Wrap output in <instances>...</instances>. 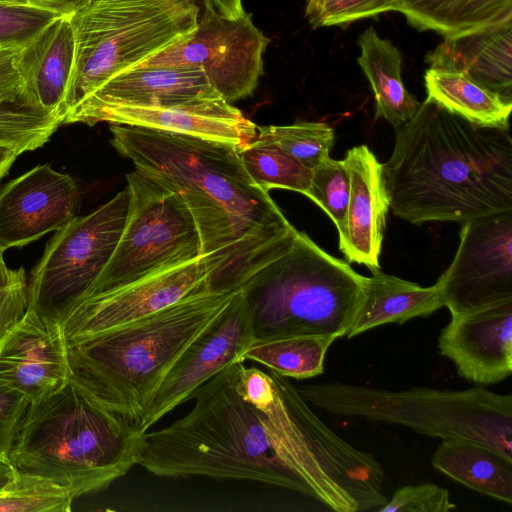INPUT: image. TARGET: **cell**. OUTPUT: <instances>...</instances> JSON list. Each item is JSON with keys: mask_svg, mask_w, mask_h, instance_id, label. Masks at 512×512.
<instances>
[{"mask_svg": "<svg viewBox=\"0 0 512 512\" xmlns=\"http://www.w3.org/2000/svg\"><path fill=\"white\" fill-rule=\"evenodd\" d=\"M110 131L119 154L188 207L209 291L240 290L292 243L298 230L248 175L237 146L126 125Z\"/></svg>", "mask_w": 512, "mask_h": 512, "instance_id": "1", "label": "cell"}, {"mask_svg": "<svg viewBox=\"0 0 512 512\" xmlns=\"http://www.w3.org/2000/svg\"><path fill=\"white\" fill-rule=\"evenodd\" d=\"M383 164L389 208L414 225L512 210L509 128L476 125L431 99L395 129Z\"/></svg>", "mask_w": 512, "mask_h": 512, "instance_id": "2", "label": "cell"}, {"mask_svg": "<svg viewBox=\"0 0 512 512\" xmlns=\"http://www.w3.org/2000/svg\"><path fill=\"white\" fill-rule=\"evenodd\" d=\"M241 363L202 385L184 417L142 433L136 464L160 477L248 480L316 499L265 414L238 392Z\"/></svg>", "mask_w": 512, "mask_h": 512, "instance_id": "3", "label": "cell"}, {"mask_svg": "<svg viewBox=\"0 0 512 512\" xmlns=\"http://www.w3.org/2000/svg\"><path fill=\"white\" fill-rule=\"evenodd\" d=\"M234 293L197 290L143 318L66 342L70 377L136 427L180 355Z\"/></svg>", "mask_w": 512, "mask_h": 512, "instance_id": "4", "label": "cell"}, {"mask_svg": "<svg viewBox=\"0 0 512 512\" xmlns=\"http://www.w3.org/2000/svg\"><path fill=\"white\" fill-rule=\"evenodd\" d=\"M141 434L69 377L30 402L9 464L53 480L76 499L126 475L136 465Z\"/></svg>", "mask_w": 512, "mask_h": 512, "instance_id": "5", "label": "cell"}, {"mask_svg": "<svg viewBox=\"0 0 512 512\" xmlns=\"http://www.w3.org/2000/svg\"><path fill=\"white\" fill-rule=\"evenodd\" d=\"M236 386L265 414L317 501L337 512L377 510L387 502L381 464L326 426L289 378L242 362Z\"/></svg>", "mask_w": 512, "mask_h": 512, "instance_id": "6", "label": "cell"}, {"mask_svg": "<svg viewBox=\"0 0 512 512\" xmlns=\"http://www.w3.org/2000/svg\"><path fill=\"white\" fill-rule=\"evenodd\" d=\"M368 277L297 231L292 243L240 289L254 340L347 335L364 298Z\"/></svg>", "mask_w": 512, "mask_h": 512, "instance_id": "7", "label": "cell"}, {"mask_svg": "<svg viewBox=\"0 0 512 512\" xmlns=\"http://www.w3.org/2000/svg\"><path fill=\"white\" fill-rule=\"evenodd\" d=\"M297 389L310 405L335 415L403 425L442 440H471L512 457L511 394L483 387L391 391L341 382Z\"/></svg>", "mask_w": 512, "mask_h": 512, "instance_id": "8", "label": "cell"}, {"mask_svg": "<svg viewBox=\"0 0 512 512\" xmlns=\"http://www.w3.org/2000/svg\"><path fill=\"white\" fill-rule=\"evenodd\" d=\"M199 15L195 0H95L73 15L68 112L115 75L192 34Z\"/></svg>", "mask_w": 512, "mask_h": 512, "instance_id": "9", "label": "cell"}, {"mask_svg": "<svg viewBox=\"0 0 512 512\" xmlns=\"http://www.w3.org/2000/svg\"><path fill=\"white\" fill-rule=\"evenodd\" d=\"M129 191L124 188L86 216L59 228L31 271L28 309L59 323L83 300L110 260L126 224Z\"/></svg>", "mask_w": 512, "mask_h": 512, "instance_id": "10", "label": "cell"}, {"mask_svg": "<svg viewBox=\"0 0 512 512\" xmlns=\"http://www.w3.org/2000/svg\"><path fill=\"white\" fill-rule=\"evenodd\" d=\"M126 177V224L110 260L85 298L200 257L198 230L180 195L136 169Z\"/></svg>", "mask_w": 512, "mask_h": 512, "instance_id": "11", "label": "cell"}, {"mask_svg": "<svg viewBox=\"0 0 512 512\" xmlns=\"http://www.w3.org/2000/svg\"><path fill=\"white\" fill-rule=\"evenodd\" d=\"M269 41L246 11L229 19L204 9L192 34L134 68L199 67L212 88L232 104L257 88Z\"/></svg>", "mask_w": 512, "mask_h": 512, "instance_id": "12", "label": "cell"}, {"mask_svg": "<svg viewBox=\"0 0 512 512\" xmlns=\"http://www.w3.org/2000/svg\"><path fill=\"white\" fill-rule=\"evenodd\" d=\"M454 259L438 278L451 317L512 300V210L462 224Z\"/></svg>", "mask_w": 512, "mask_h": 512, "instance_id": "13", "label": "cell"}, {"mask_svg": "<svg viewBox=\"0 0 512 512\" xmlns=\"http://www.w3.org/2000/svg\"><path fill=\"white\" fill-rule=\"evenodd\" d=\"M254 341L250 309L241 290L180 355L157 389L136 429L148 431L216 374L235 362Z\"/></svg>", "mask_w": 512, "mask_h": 512, "instance_id": "14", "label": "cell"}, {"mask_svg": "<svg viewBox=\"0 0 512 512\" xmlns=\"http://www.w3.org/2000/svg\"><path fill=\"white\" fill-rule=\"evenodd\" d=\"M204 288L206 272L200 257L165 266L80 301L61 322L64 337L71 342L117 328Z\"/></svg>", "mask_w": 512, "mask_h": 512, "instance_id": "15", "label": "cell"}, {"mask_svg": "<svg viewBox=\"0 0 512 512\" xmlns=\"http://www.w3.org/2000/svg\"><path fill=\"white\" fill-rule=\"evenodd\" d=\"M98 122L199 137L243 147L255 139L257 126L221 96L162 107L103 106L72 113L63 124Z\"/></svg>", "mask_w": 512, "mask_h": 512, "instance_id": "16", "label": "cell"}, {"mask_svg": "<svg viewBox=\"0 0 512 512\" xmlns=\"http://www.w3.org/2000/svg\"><path fill=\"white\" fill-rule=\"evenodd\" d=\"M80 192L74 178L38 165L0 190V252L23 247L75 216Z\"/></svg>", "mask_w": 512, "mask_h": 512, "instance_id": "17", "label": "cell"}, {"mask_svg": "<svg viewBox=\"0 0 512 512\" xmlns=\"http://www.w3.org/2000/svg\"><path fill=\"white\" fill-rule=\"evenodd\" d=\"M438 348L460 377L484 386L503 381L512 373V300L451 317Z\"/></svg>", "mask_w": 512, "mask_h": 512, "instance_id": "18", "label": "cell"}, {"mask_svg": "<svg viewBox=\"0 0 512 512\" xmlns=\"http://www.w3.org/2000/svg\"><path fill=\"white\" fill-rule=\"evenodd\" d=\"M69 377L61 324L27 308L0 343V381L34 401L61 387Z\"/></svg>", "mask_w": 512, "mask_h": 512, "instance_id": "19", "label": "cell"}, {"mask_svg": "<svg viewBox=\"0 0 512 512\" xmlns=\"http://www.w3.org/2000/svg\"><path fill=\"white\" fill-rule=\"evenodd\" d=\"M343 161L349 173L350 194L339 249L349 263L380 267L389 210L383 164L366 145L350 148Z\"/></svg>", "mask_w": 512, "mask_h": 512, "instance_id": "20", "label": "cell"}, {"mask_svg": "<svg viewBox=\"0 0 512 512\" xmlns=\"http://www.w3.org/2000/svg\"><path fill=\"white\" fill-rule=\"evenodd\" d=\"M219 96L199 67L131 68L105 82L66 116L103 106L162 107Z\"/></svg>", "mask_w": 512, "mask_h": 512, "instance_id": "21", "label": "cell"}, {"mask_svg": "<svg viewBox=\"0 0 512 512\" xmlns=\"http://www.w3.org/2000/svg\"><path fill=\"white\" fill-rule=\"evenodd\" d=\"M512 21L446 37L426 62L464 74L512 104Z\"/></svg>", "mask_w": 512, "mask_h": 512, "instance_id": "22", "label": "cell"}, {"mask_svg": "<svg viewBox=\"0 0 512 512\" xmlns=\"http://www.w3.org/2000/svg\"><path fill=\"white\" fill-rule=\"evenodd\" d=\"M74 61L71 17L60 16L49 23L16 55V66L24 88L42 108L62 124L68 113V91Z\"/></svg>", "mask_w": 512, "mask_h": 512, "instance_id": "23", "label": "cell"}, {"mask_svg": "<svg viewBox=\"0 0 512 512\" xmlns=\"http://www.w3.org/2000/svg\"><path fill=\"white\" fill-rule=\"evenodd\" d=\"M366 291L345 337L353 338L387 323L403 324L416 317H428L443 305L437 282L429 287L369 268Z\"/></svg>", "mask_w": 512, "mask_h": 512, "instance_id": "24", "label": "cell"}, {"mask_svg": "<svg viewBox=\"0 0 512 512\" xmlns=\"http://www.w3.org/2000/svg\"><path fill=\"white\" fill-rule=\"evenodd\" d=\"M431 462L467 488L512 504V457L471 440L448 439L442 440Z\"/></svg>", "mask_w": 512, "mask_h": 512, "instance_id": "25", "label": "cell"}, {"mask_svg": "<svg viewBox=\"0 0 512 512\" xmlns=\"http://www.w3.org/2000/svg\"><path fill=\"white\" fill-rule=\"evenodd\" d=\"M358 45L357 61L374 93L375 118L387 120L396 129L412 119L421 104L403 84L401 53L373 27L360 35Z\"/></svg>", "mask_w": 512, "mask_h": 512, "instance_id": "26", "label": "cell"}, {"mask_svg": "<svg viewBox=\"0 0 512 512\" xmlns=\"http://www.w3.org/2000/svg\"><path fill=\"white\" fill-rule=\"evenodd\" d=\"M419 30H433L444 38L512 21V0H392Z\"/></svg>", "mask_w": 512, "mask_h": 512, "instance_id": "27", "label": "cell"}, {"mask_svg": "<svg viewBox=\"0 0 512 512\" xmlns=\"http://www.w3.org/2000/svg\"><path fill=\"white\" fill-rule=\"evenodd\" d=\"M425 85L427 98L449 112L476 125L509 128L512 104L464 74L430 67L425 73Z\"/></svg>", "mask_w": 512, "mask_h": 512, "instance_id": "28", "label": "cell"}, {"mask_svg": "<svg viewBox=\"0 0 512 512\" xmlns=\"http://www.w3.org/2000/svg\"><path fill=\"white\" fill-rule=\"evenodd\" d=\"M336 339L299 335L254 340L242 359L260 363L286 378L309 379L323 373L326 353Z\"/></svg>", "mask_w": 512, "mask_h": 512, "instance_id": "29", "label": "cell"}, {"mask_svg": "<svg viewBox=\"0 0 512 512\" xmlns=\"http://www.w3.org/2000/svg\"><path fill=\"white\" fill-rule=\"evenodd\" d=\"M61 120L42 108L26 90L0 93V145L19 155L49 141Z\"/></svg>", "mask_w": 512, "mask_h": 512, "instance_id": "30", "label": "cell"}, {"mask_svg": "<svg viewBox=\"0 0 512 512\" xmlns=\"http://www.w3.org/2000/svg\"><path fill=\"white\" fill-rule=\"evenodd\" d=\"M238 154L248 175L263 191L286 189L306 194L313 170L273 142L255 137L238 147Z\"/></svg>", "mask_w": 512, "mask_h": 512, "instance_id": "31", "label": "cell"}, {"mask_svg": "<svg viewBox=\"0 0 512 512\" xmlns=\"http://www.w3.org/2000/svg\"><path fill=\"white\" fill-rule=\"evenodd\" d=\"M74 498L53 480L15 469L0 490V512H69Z\"/></svg>", "mask_w": 512, "mask_h": 512, "instance_id": "32", "label": "cell"}, {"mask_svg": "<svg viewBox=\"0 0 512 512\" xmlns=\"http://www.w3.org/2000/svg\"><path fill=\"white\" fill-rule=\"evenodd\" d=\"M256 137L273 142L311 170L330 157L334 145V131L324 122L260 126Z\"/></svg>", "mask_w": 512, "mask_h": 512, "instance_id": "33", "label": "cell"}, {"mask_svg": "<svg viewBox=\"0 0 512 512\" xmlns=\"http://www.w3.org/2000/svg\"><path fill=\"white\" fill-rule=\"evenodd\" d=\"M350 194V178L343 160L327 158L312 172L305 194L333 221L339 236L343 234Z\"/></svg>", "mask_w": 512, "mask_h": 512, "instance_id": "34", "label": "cell"}, {"mask_svg": "<svg viewBox=\"0 0 512 512\" xmlns=\"http://www.w3.org/2000/svg\"><path fill=\"white\" fill-rule=\"evenodd\" d=\"M58 17L44 10L0 3V44L22 47Z\"/></svg>", "mask_w": 512, "mask_h": 512, "instance_id": "35", "label": "cell"}, {"mask_svg": "<svg viewBox=\"0 0 512 512\" xmlns=\"http://www.w3.org/2000/svg\"><path fill=\"white\" fill-rule=\"evenodd\" d=\"M388 11L392 0H321L307 18L313 27L346 26Z\"/></svg>", "mask_w": 512, "mask_h": 512, "instance_id": "36", "label": "cell"}, {"mask_svg": "<svg viewBox=\"0 0 512 512\" xmlns=\"http://www.w3.org/2000/svg\"><path fill=\"white\" fill-rule=\"evenodd\" d=\"M456 509L449 491L433 483L407 485L397 489L379 512H449Z\"/></svg>", "mask_w": 512, "mask_h": 512, "instance_id": "37", "label": "cell"}, {"mask_svg": "<svg viewBox=\"0 0 512 512\" xmlns=\"http://www.w3.org/2000/svg\"><path fill=\"white\" fill-rule=\"evenodd\" d=\"M28 278L23 267L0 266V343L28 307Z\"/></svg>", "mask_w": 512, "mask_h": 512, "instance_id": "38", "label": "cell"}, {"mask_svg": "<svg viewBox=\"0 0 512 512\" xmlns=\"http://www.w3.org/2000/svg\"><path fill=\"white\" fill-rule=\"evenodd\" d=\"M30 402L24 394L0 381V463L9 464Z\"/></svg>", "mask_w": 512, "mask_h": 512, "instance_id": "39", "label": "cell"}, {"mask_svg": "<svg viewBox=\"0 0 512 512\" xmlns=\"http://www.w3.org/2000/svg\"><path fill=\"white\" fill-rule=\"evenodd\" d=\"M19 48L0 44V93L25 89L16 66V55Z\"/></svg>", "mask_w": 512, "mask_h": 512, "instance_id": "40", "label": "cell"}, {"mask_svg": "<svg viewBox=\"0 0 512 512\" xmlns=\"http://www.w3.org/2000/svg\"><path fill=\"white\" fill-rule=\"evenodd\" d=\"M95 0H0V3L26 6L48 11L58 16L72 17Z\"/></svg>", "mask_w": 512, "mask_h": 512, "instance_id": "41", "label": "cell"}, {"mask_svg": "<svg viewBox=\"0 0 512 512\" xmlns=\"http://www.w3.org/2000/svg\"><path fill=\"white\" fill-rule=\"evenodd\" d=\"M19 154L6 146L0 145V180L5 177Z\"/></svg>", "mask_w": 512, "mask_h": 512, "instance_id": "42", "label": "cell"}, {"mask_svg": "<svg viewBox=\"0 0 512 512\" xmlns=\"http://www.w3.org/2000/svg\"><path fill=\"white\" fill-rule=\"evenodd\" d=\"M321 0H307L306 16H308L316 8Z\"/></svg>", "mask_w": 512, "mask_h": 512, "instance_id": "43", "label": "cell"}, {"mask_svg": "<svg viewBox=\"0 0 512 512\" xmlns=\"http://www.w3.org/2000/svg\"><path fill=\"white\" fill-rule=\"evenodd\" d=\"M4 263L3 253L0 252V266Z\"/></svg>", "mask_w": 512, "mask_h": 512, "instance_id": "44", "label": "cell"}]
</instances>
